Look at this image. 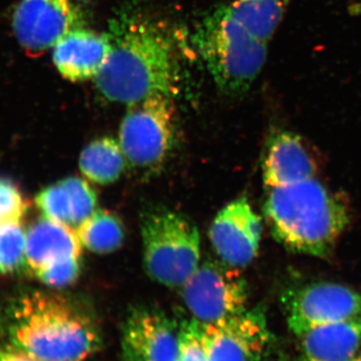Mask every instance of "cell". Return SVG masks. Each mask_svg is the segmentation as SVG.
<instances>
[{
  "label": "cell",
  "mask_w": 361,
  "mask_h": 361,
  "mask_svg": "<svg viewBox=\"0 0 361 361\" xmlns=\"http://www.w3.org/2000/svg\"><path fill=\"white\" fill-rule=\"evenodd\" d=\"M318 163L305 141L289 130L273 132L262 160L263 182L268 190L314 179Z\"/></svg>",
  "instance_id": "4fadbf2b"
},
{
  "label": "cell",
  "mask_w": 361,
  "mask_h": 361,
  "mask_svg": "<svg viewBox=\"0 0 361 361\" xmlns=\"http://www.w3.org/2000/svg\"><path fill=\"white\" fill-rule=\"evenodd\" d=\"M8 336L14 348L39 361H82L102 346L99 330L87 312L42 292L18 302Z\"/></svg>",
  "instance_id": "3957f363"
},
{
  "label": "cell",
  "mask_w": 361,
  "mask_h": 361,
  "mask_svg": "<svg viewBox=\"0 0 361 361\" xmlns=\"http://www.w3.org/2000/svg\"><path fill=\"white\" fill-rule=\"evenodd\" d=\"M180 361H208L203 341V324L192 319L180 329Z\"/></svg>",
  "instance_id": "603a6c76"
},
{
  "label": "cell",
  "mask_w": 361,
  "mask_h": 361,
  "mask_svg": "<svg viewBox=\"0 0 361 361\" xmlns=\"http://www.w3.org/2000/svg\"><path fill=\"white\" fill-rule=\"evenodd\" d=\"M300 338V361H353L361 344V317L320 325Z\"/></svg>",
  "instance_id": "2e32d148"
},
{
  "label": "cell",
  "mask_w": 361,
  "mask_h": 361,
  "mask_svg": "<svg viewBox=\"0 0 361 361\" xmlns=\"http://www.w3.org/2000/svg\"><path fill=\"white\" fill-rule=\"evenodd\" d=\"M209 236L220 260L240 269L250 264L257 256L262 221L246 198H239L217 214Z\"/></svg>",
  "instance_id": "8fae6325"
},
{
  "label": "cell",
  "mask_w": 361,
  "mask_h": 361,
  "mask_svg": "<svg viewBox=\"0 0 361 361\" xmlns=\"http://www.w3.org/2000/svg\"><path fill=\"white\" fill-rule=\"evenodd\" d=\"M192 44L216 87L229 97L246 94L267 59L268 42L242 25L224 4L196 26Z\"/></svg>",
  "instance_id": "277c9868"
},
{
  "label": "cell",
  "mask_w": 361,
  "mask_h": 361,
  "mask_svg": "<svg viewBox=\"0 0 361 361\" xmlns=\"http://www.w3.org/2000/svg\"><path fill=\"white\" fill-rule=\"evenodd\" d=\"M82 249L75 228L49 218L37 221L26 232V265L35 276L52 265L80 258Z\"/></svg>",
  "instance_id": "9a60e30c"
},
{
  "label": "cell",
  "mask_w": 361,
  "mask_h": 361,
  "mask_svg": "<svg viewBox=\"0 0 361 361\" xmlns=\"http://www.w3.org/2000/svg\"><path fill=\"white\" fill-rule=\"evenodd\" d=\"M279 361H286V360H285V358L283 357V356H281V357H280Z\"/></svg>",
  "instance_id": "4316f807"
},
{
  "label": "cell",
  "mask_w": 361,
  "mask_h": 361,
  "mask_svg": "<svg viewBox=\"0 0 361 361\" xmlns=\"http://www.w3.org/2000/svg\"><path fill=\"white\" fill-rule=\"evenodd\" d=\"M264 214L278 243L320 258L331 254L350 219L346 202L315 178L268 190Z\"/></svg>",
  "instance_id": "7a4b0ae2"
},
{
  "label": "cell",
  "mask_w": 361,
  "mask_h": 361,
  "mask_svg": "<svg viewBox=\"0 0 361 361\" xmlns=\"http://www.w3.org/2000/svg\"><path fill=\"white\" fill-rule=\"evenodd\" d=\"M26 233L20 222L0 224V271L11 273L26 264Z\"/></svg>",
  "instance_id": "ffe728a7"
},
{
  "label": "cell",
  "mask_w": 361,
  "mask_h": 361,
  "mask_svg": "<svg viewBox=\"0 0 361 361\" xmlns=\"http://www.w3.org/2000/svg\"><path fill=\"white\" fill-rule=\"evenodd\" d=\"M26 208L27 206L18 188L11 180L0 179V224L20 222Z\"/></svg>",
  "instance_id": "cb8c5ba5"
},
{
  "label": "cell",
  "mask_w": 361,
  "mask_h": 361,
  "mask_svg": "<svg viewBox=\"0 0 361 361\" xmlns=\"http://www.w3.org/2000/svg\"><path fill=\"white\" fill-rule=\"evenodd\" d=\"M145 269L152 280L180 288L200 266L198 228L182 214L154 209L142 217Z\"/></svg>",
  "instance_id": "5b68a950"
},
{
  "label": "cell",
  "mask_w": 361,
  "mask_h": 361,
  "mask_svg": "<svg viewBox=\"0 0 361 361\" xmlns=\"http://www.w3.org/2000/svg\"><path fill=\"white\" fill-rule=\"evenodd\" d=\"M111 49L108 33L78 28L54 45L52 61L59 75L66 80H94L106 65Z\"/></svg>",
  "instance_id": "5bb4252c"
},
{
  "label": "cell",
  "mask_w": 361,
  "mask_h": 361,
  "mask_svg": "<svg viewBox=\"0 0 361 361\" xmlns=\"http://www.w3.org/2000/svg\"><path fill=\"white\" fill-rule=\"evenodd\" d=\"M0 361H39L16 348H0Z\"/></svg>",
  "instance_id": "484cf974"
},
{
  "label": "cell",
  "mask_w": 361,
  "mask_h": 361,
  "mask_svg": "<svg viewBox=\"0 0 361 361\" xmlns=\"http://www.w3.org/2000/svg\"><path fill=\"white\" fill-rule=\"evenodd\" d=\"M127 161L120 142L114 137H103L90 142L82 149L80 169L90 182L109 185L120 179Z\"/></svg>",
  "instance_id": "e0dca14e"
},
{
  "label": "cell",
  "mask_w": 361,
  "mask_h": 361,
  "mask_svg": "<svg viewBox=\"0 0 361 361\" xmlns=\"http://www.w3.org/2000/svg\"><path fill=\"white\" fill-rule=\"evenodd\" d=\"M173 99L156 94L129 104L121 123L118 142L130 165L155 168L167 159L176 132Z\"/></svg>",
  "instance_id": "8992f818"
},
{
  "label": "cell",
  "mask_w": 361,
  "mask_h": 361,
  "mask_svg": "<svg viewBox=\"0 0 361 361\" xmlns=\"http://www.w3.org/2000/svg\"><path fill=\"white\" fill-rule=\"evenodd\" d=\"M180 288L188 310L202 324L217 322L246 310L248 284L239 268L223 261L202 263Z\"/></svg>",
  "instance_id": "52a82bcc"
},
{
  "label": "cell",
  "mask_w": 361,
  "mask_h": 361,
  "mask_svg": "<svg viewBox=\"0 0 361 361\" xmlns=\"http://www.w3.org/2000/svg\"><path fill=\"white\" fill-rule=\"evenodd\" d=\"M87 0H20L13 14L18 44L32 54H42L68 33L87 27Z\"/></svg>",
  "instance_id": "ba28073f"
},
{
  "label": "cell",
  "mask_w": 361,
  "mask_h": 361,
  "mask_svg": "<svg viewBox=\"0 0 361 361\" xmlns=\"http://www.w3.org/2000/svg\"><path fill=\"white\" fill-rule=\"evenodd\" d=\"M122 349L126 361H180V330L159 311L135 308L123 323Z\"/></svg>",
  "instance_id": "7c38bea8"
},
{
  "label": "cell",
  "mask_w": 361,
  "mask_h": 361,
  "mask_svg": "<svg viewBox=\"0 0 361 361\" xmlns=\"http://www.w3.org/2000/svg\"><path fill=\"white\" fill-rule=\"evenodd\" d=\"M35 203L44 217L73 228V204L70 194L61 180L42 190L37 195Z\"/></svg>",
  "instance_id": "44dd1931"
},
{
  "label": "cell",
  "mask_w": 361,
  "mask_h": 361,
  "mask_svg": "<svg viewBox=\"0 0 361 361\" xmlns=\"http://www.w3.org/2000/svg\"><path fill=\"white\" fill-rule=\"evenodd\" d=\"M61 183L70 194L73 204V226L77 229L97 210V194L87 180L80 178H66Z\"/></svg>",
  "instance_id": "7402d4cb"
},
{
  "label": "cell",
  "mask_w": 361,
  "mask_h": 361,
  "mask_svg": "<svg viewBox=\"0 0 361 361\" xmlns=\"http://www.w3.org/2000/svg\"><path fill=\"white\" fill-rule=\"evenodd\" d=\"M289 329L296 336L329 323L361 317V294L334 282H314L283 297Z\"/></svg>",
  "instance_id": "9c48e42d"
},
{
  "label": "cell",
  "mask_w": 361,
  "mask_h": 361,
  "mask_svg": "<svg viewBox=\"0 0 361 361\" xmlns=\"http://www.w3.org/2000/svg\"><path fill=\"white\" fill-rule=\"evenodd\" d=\"M111 54L94 78L99 94L114 103L129 106L147 97H174L182 82L177 42L169 25L129 9L109 26Z\"/></svg>",
  "instance_id": "6da1fadb"
},
{
  "label": "cell",
  "mask_w": 361,
  "mask_h": 361,
  "mask_svg": "<svg viewBox=\"0 0 361 361\" xmlns=\"http://www.w3.org/2000/svg\"><path fill=\"white\" fill-rule=\"evenodd\" d=\"M353 361H361V358H357V360H353Z\"/></svg>",
  "instance_id": "83f0119b"
},
{
  "label": "cell",
  "mask_w": 361,
  "mask_h": 361,
  "mask_svg": "<svg viewBox=\"0 0 361 361\" xmlns=\"http://www.w3.org/2000/svg\"><path fill=\"white\" fill-rule=\"evenodd\" d=\"M208 361H265L272 334L260 307L217 322L203 324Z\"/></svg>",
  "instance_id": "30bf717a"
},
{
  "label": "cell",
  "mask_w": 361,
  "mask_h": 361,
  "mask_svg": "<svg viewBox=\"0 0 361 361\" xmlns=\"http://www.w3.org/2000/svg\"><path fill=\"white\" fill-rule=\"evenodd\" d=\"M82 248L96 254H109L122 246L125 228L115 214L96 210L77 228Z\"/></svg>",
  "instance_id": "d6986e66"
},
{
  "label": "cell",
  "mask_w": 361,
  "mask_h": 361,
  "mask_svg": "<svg viewBox=\"0 0 361 361\" xmlns=\"http://www.w3.org/2000/svg\"><path fill=\"white\" fill-rule=\"evenodd\" d=\"M290 0H227L230 13L258 39L269 42Z\"/></svg>",
  "instance_id": "ac0fdd59"
},
{
  "label": "cell",
  "mask_w": 361,
  "mask_h": 361,
  "mask_svg": "<svg viewBox=\"0 0 361 361\" xmlns=\"http://www.w3.org/2000/svg\"><path fill=\"white\" fill-rule=\"evenodd\" d=\"M80 272V258L70 259L47 268L37 275L42 283L61 288L73 284Z\"/></svg>",
  "instance_id": "d4e9b609"
}]
</instances>
